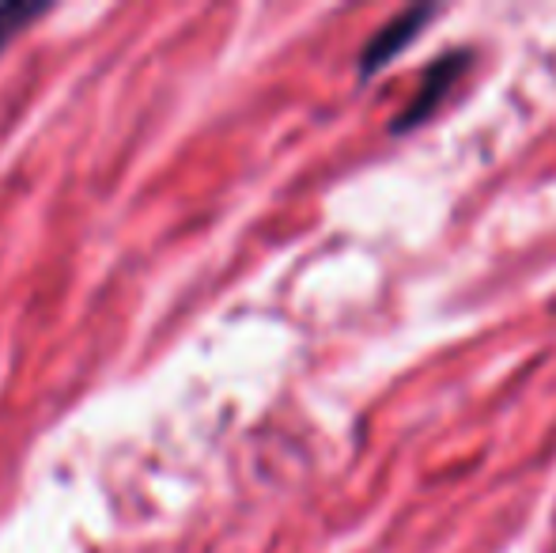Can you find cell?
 Returning <instances> with one entry per match:
<instances>
[{
	"label": "cell",
	"instance_id": "obj_1",
	"mask_svg": "<svg viewBox=\"0 0 556 553\" xmlns=\"http://www.w3.org/2000/svg\"><path fill=\"white\" fill-rule=\"evenodd\" d=\"M466 68H469V53L466 50H454V53H443V58H435L432 65H428L425 80H420V91L413 96V103L394 118L390 134H405V129H413V126H420L425 118H432L435 106L443 103L446 91L458 84V76L466 73Z\"/></svg>",
	"mask_w": 556,
	"mask_h": 553
},
{
	"label": "cell",
	"instance_id": "obj_2",
	"mask_svg": "<svg viewBox=\"0 0 556 553\" xmlns=\"http://www.w3.org/2000/svg\"><path fill=\"white\" fill-rule=\"evenodd\" d=\"M435 15H440V8L435 4L405 8L402 15H394V20H390L387 27H382L379 35L364 46V53H359V80H371L382 65H390V61H394L397 53H402L405 46L420 35V27H425L428 20H435Z\"/></svg>",
	"mask_w": 556,
	"mask_h": 553
},
{
	"label": "cell",
	"instance_id": "obj_3",
	"mask_svg": "<svg viewBox=\"0 0 556 553\" xmlns=\"http://www.w3.org/2000/svg\"><path fill=\"white\" fill-rule=\"evenodd\" d=\"M46 12H50V4H0V50H4L27 23L42 20Z\"/></svg>",
	"mask_w": 556,
	"mask_h": 553
}]
</instances>
